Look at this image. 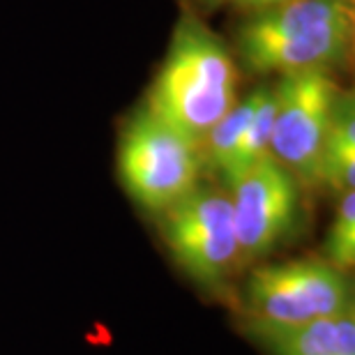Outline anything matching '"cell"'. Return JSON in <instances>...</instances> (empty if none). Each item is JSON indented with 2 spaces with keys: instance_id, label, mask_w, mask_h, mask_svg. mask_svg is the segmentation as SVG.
Returning a JSON list of instances; mask_svg holds the SVG:
<instances>
[{
  "instance_id": "1",
  "label": "cell",
  "mask_w": 355,
  "mask_h": 355,
  "mask_svg": "<svg viewBox=\"0 0 355 355\" xmlns=\"http://www.w3.org/2000/svg\"><path fill=\"white\" fill-rule=\"evenodd\" d=\"M238 79L233 49L196 14L184 12L146 104L173 130L203 146L212 127L238 102Z\"/></svg>"
},
{
  "instance_id": "2",
  "label": "cell",
  "mask_w": 355,
  "mask_h": 355,
  "mask_svg": "<svg viewBox=\"0 0 355 355\" xmlns=\"http://www.w3.org/2000/svg\"><path fill=\"white\" fill-rule=\"evenodd\" d=\"M353 0H282L252 12L233 55L257 76L332 72L349 58Z\"/></svg>"
},
{
  "instance_id": "3",
  "label": "cell",
  "mask_w": 355,
  "mask_h": 355,
  "mask_svg": "<svg viewBox=\"0 0 355 355\" xmlns=\"http://www.w3.org/2000/svg\"><path fill=\"white\" fill-rule=\"evenodd\" d=\"M201 146L164 123L146 102L127 118L118 141V175L146 212L162 215L198 184Z\"/></svg>"
},
{
  "instance_id": "4",
  "label": "cell",
  "mask_w": 355,
  "mask_h": 355,
  "mask_svg": "<svg viewBox=\"0 0 355 355\" xmlns=\"http://www.w3.org/2000/svg\"><path fill=\"white\" fill-rule=\"evenodd\" d=\"M164 215V240L175 263L198 286L222 291L243 263L229 191L196 184Z\"/></svg>"
},
{
  "instance_id": "5",
  "label": "cell",
  "mask_w": 355,
  "mask_h": 355,
  "mask_svg": "<svg viewBox=\"0 0 355 355\" xmlns=\"http://www.w3.org/2000/svg\"><path fill=\"white\" fill-rule=\"evenodd\" d=\"M270 155L300 184H318V168L335 109L342 95L332 72L279 76Z\"/></svg>"
},
{
  "instance_id": "6",
  "label": "cell",
  "mask_w": 355,
  "mask_h": 355,
  "mask_svg": "<svg viewBox=\"0 0 355 355\" xmlns=\"http://www.w3.org/2000/svg\"><path fill=\"white\" fill-rule=\"evenodd\" d=\"M252 321L291 325L337 316L353 307L346 272L325 259H297L259 266L247 279Z\"/></svg>"
},
{
  "instance_id": "7",
  "label": "cell",
  "mask_w": 355,
  "mask_h": 355,
  "mask_svg": "<svg viewBox=\"0 0 355 355\" xmlns=\"http://www.w3.org/2000/svg\"><path fill=\"white\" fill-rule=\"evenodd\" d=\"M226 184L243 261L266 259L300 222V182L275 157H266Z\"/></svg>"
},
{
  "instance_id": "8",
  "label": "cell",
  "mask_w": 355,
  "mask_h": 355,
  "mask_svg": "<svg viewBox=\"0 0 355 355\" xmlns=\"http://www.w3.org/2000/svg\"><path fill=\"white\" fill-rule=\"evenodd\" d=\"M252 335L272 355H355L353 307L307 323L275 325L252 321Z\"/></svg>"
},
{
  "instance_id": "9",
  "label": "cell",
  "mask_w": 355,
  "mask_h": 355,
  "mask_svg": "<svg viewBox=\"0 0 355 355\" xmlns=\"http://www.w3.org/2000/svg\"><path fill=\"white\" fill-rule=\"evenodd\" d=\"M355 182V99L353 92L342 90L325 139L318 184L335 189L337 194L353 189Z\"/></svg>"
},
{
  "instance_id": "10",
  "label": "cell",
  "mask_w": 355,
  "mask_h": 355,
  "mask_svg": "<svg viewBox=\"0 0 355 355\" xmlns=\"http://www.w3.org/2000/svg\"><path fill=\"white\" fill-rule=\"evenodd\" d=\"M252 95H254V109L250 123L245 127L231 166L222 175L224 182H231L233 178H238L243 171L257 164V162L272 157L270 155V137H272V123H275V86L272 83H266V86L252 90Z\"/></svg>"
},
{
  "instance_id": "11",
  "label": "cell",
  "mask_w": 355,
  "mask_h": 355,
  "mask_svg": "<svg viewBox=\"0 0 355 355\" xmlns=\"http://www.w3.org/2000/svg\"><path fill=\"white\" fill-rule=\"evenodd\" d=\"M325 261L337 270H351L355 263V194L353 189L339 194V205L330 231L325 236Z\"/></svg>"
},
{
  "instance_id": "12",
  "label": "cell",
  "mask_w": 355,
  "mask_h": 355,
  "mask_svg": "<svg viewBox=\"0 0 355 355\" xmlns=\"http://www.w3.org/2000/svg\"><path fill=\"white\" fill-rule=\"evenodd\" d=\"M233 3L240 5L247 12H257V10H263V7L275 5V3H282V0H233Z\"/></svg>"
},
{
  "instance_id": "13",
  "label": "cell",
  "mask_w": 355,
  "mask_h": 355,
  "mask_svg": "<svg viewBox=\"0 0 355 355\" xmlns=\"http://www.w3.org/2000/svg\"><path fill=\"white\" fill-rule=\"evenodd\" d=\"M203 5H208V7H217V5H222V3H226V0H201Z\"/></svg>"
}]
</instances>
